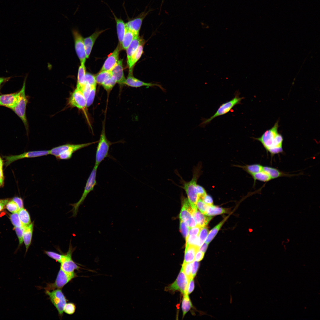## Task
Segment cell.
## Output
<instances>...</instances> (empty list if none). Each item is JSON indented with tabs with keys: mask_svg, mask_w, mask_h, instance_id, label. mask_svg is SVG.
<instances>
[{
	"mask_svg": "<svg viewBox=\"0 0 320 320\" xmlns=\"http://www.w3.org/2000/svg\"><path fill=\"white\" fill-rule=\"evenodd\" d=\"M192 264L193 262L185 263H183L182 265V268L189 280L190 279L192 278L191 271Z\"/></svg>",
	"mask_w": 320,
	"mask_h": 320,
	"instance_id": "cell-42",
	"label": "cell"
},
{
	"mask_svg": "<svg viewBox=\"0 0 320 320\" xmlns=\"http://www.w3.org/2000/svg\"><path fill=\"white\" fill-rule=\"evenodd\" d=\"M201 164H199L197 166L193 168V177L191 180L188 182L184 180L182 187L185 191L187 195L188 199L193 208L197 210L196 204L199 199L196 191V185L197 180L201 173Z\"/></svg>",
	"mask_w": 320,
	"mask_h": 320,
	"instance_id": "cell-2",
	"label": "cell"
},
{
	"mask_svg": "<svg viewBox=\"0 0 320 320\" xmlns=\"http://www.w3.org/2000/svg\"><path fill=\"white\" fill-rule=\"evenodd\" d=\"M143 44L140 45L130 58L127 60L129 72H132L134 66L141 57L143 52Z\"/></svg>",
	"mask_w": 320,
	"mask_h": 320,
	"instance_id": "cell-23",
	"label": "cell"
},
{
	"mask_svg": "<svg viewBox=\"0 0 320 320\" xmlns=\"http://www.w3.org/2000/svg\"><path fill=\"white\" fill-rule=\"evenodd\" d=\"M3 161L0 156V188L3 187L4 184V177L3 170Z\"/></svg>",
	"mask_w": 320,
	"mask_h": 320,
	"instance_id": "cell-52",
	"label": "cell"
},
{
	"mask_svg": "<svg viewBox=\"0 0 320 320\" xmlns=\"http://www.w3.org/2000/svg\"><path fill=\"white\" fill-rule=\"evenodd\" d=\"M96 86H93L86 100V107H89L93 103L96 91Z\"/></svg>",
	"mask_w": 320,
	"mask_h": 320,
	"instance_id": "cell-44",
	"label": "cell"
},
{
	"mask_svg": "<svg viewBox=\"0 0 320 320\" xmlns=\"http://www.w3.org/2000/svg\"><path fill=\"white\" fill-rule=\"evenodd\" d=\"M12 200L17 204L20 209L23 208V201L20 198L15 197L12 199Z\"/></svg>",
	"mask_w": 320,
	"mask_h": 320,
	"instance_id": "cell-59",
	"label": "cell"
},
{
	"mask_svg": "<svg viewBox=\"0 0 320 320\" xmlns=\"http://www.w3.org/2000/svg\"><path fill=\"white\" fill-rule=\"evenodd\" d=\"M98 141L79 144H66L55 147L49 150V154L57 157L61 153L66 151L73 153L81 149L95 143Z\"/></svg>",
	"mask_w": 320,
	"mask_h": 320,
	"instance_id": "cell-11",
	"label": "cell"
},
{
	"mask_svg": "<svg viewBox=\"0 0 320 320\" xmlns=\"http://www.w3.org/2000/svg\"><path fill=\"white\" fill-rule=\"evenodd\" d=\"M207 204L211 206L213 205V200L212 197L207 194L201 199Z\"/></svg>",
	"mask_w": 320,
	"mask_h": 320,
	"instance_id": "cell-56",
	"label": "cell"
},
{
	"mask_svg": "<svg viewBox=\"0 0 320 320\" xmlns=\"http://www.w3.org/2000/svg\"><path fill=\"white\" fill-rule=\"evenodd\" d=\"M121 48L118 45L113 52L105 61L100 71H110L117 64L119 61V52Z\"/></svg>",
	"mask_w": 320,
	"mask_h": 320,
	"instance_id": "cell-16",
	"label": "cell"
},
{
	"mask_svg": "<svg viewBox=\"0 0 320 320\" xmlns=\"http://www.w3.org/2000/svg\"><path fill=\"white\" fill-rule=\"evenodd\" d=\"M111 76V73L109 71H100L95 76L97 83L102 85L105 81Z\"/></svg>",
	"mask_w": 320,
	"mask_h": 320,
	"instance_id": "cell-36",
	"label": "cell"
},
{
	"mask_svg": "<svg viewBox=\"0 0 320 320\" xmlns=\"http://www.w3.org/2000/svg\"><path fill=\"white\" fill-rule=\"evenodd\" d=\"M24 227H14V229L19 239L20 245L22 244L23 242V237Z\"/></svg>",
	"mask_w": 320,
	"mask_h": 320,
	"instance_id": "cell-51",
	"label": "cell"
},
{
	"mask_svg": "<svg viewBox=\"0 0 320 320\" xmlns=\"http://www.w3.org/2000/svg\"><path fill=\"white\" fill-rule=\"evenodd\" d=\"M11 77H0V87L1 85L3 83L5 82L8 80H9L10 79Z\"/></svg>",
	"mask_w": 320,
	"mask_h": 320,
	"instance_id": "cell-63",
	"label": "cell"
},
{
	"mask_svg": "<svg viewBox=\"0 0 320 320\" xmlns=\"http://www.w3.org/2000/svg\"><path fill=\"white\" fill-rule=\"evenodd\" d=\"M74 249L70 244L69 249L61 263L60 269L68 273L74 272V270H78L80 268L73 260L72 255Z\"/></svg>",
	"mask_w": 320,
	"mask_h": 320,
	"instance_id": "cell-13",
	"label": "cell"
},
{
	"mask_svg": "<svg viewBox=\"0 0 320 320\" xmlns=\"http://www.w3.org/2000/svg\"><path fill=\"white\" fill-rule=\"evenodd\" d=\"M97 169V167H94L87 180L80 199L76 203L71 204L73 207L71 210L73 212V216L75 217L76 215L79 206L83 203L89 193L93 190L94 187L97 184L96 177Z\"/></svg>",
	"mask_w": 320,
	"mask_h": 320,
	"instance_id": "cell-6",
	"label": "cell"
},
{
	"mask_svg": "<svg viewBox=\"0 0 320 320\" xmlns=\"http://www.w3.org/2000/svg\"><path fill=\"white\" fill-rule=\"evenodd\" d=\"M112 12L116 23L117 34L119 45L121 48L122 41L126 30L125 24L122 19L121 18H118L112 11Z\"/></svg>",
	"mask_w": 320,
	"mask_h": 320,
	"instance_id": "cell-21",
	"label": "cell"
},
{
	"mask_svg": "<svg viewBox=\"0 0 320 320\" xmlns=\"http://www.w3.org/2000/svg\"><path fill=\"white\" fill-rule=\"evenodd\" d=\"M199 247L197 246L189 245L185 246V256L183 263L193 262L196 252L199 250Z\"/></svg>",
	"mask_w": 320,
	"mask_h": 320,
	"instance_id": "cell-24",
	"label": "cell"
},
{
	"mask_svg": "<svg viewBox=\"0 0 320 320\" xmlns=\"http://www.w3.org/2000/svg\"><path fill=\"white\" fill-rule=\"evenodd\" d=\"M208 244L205 242L199 248V250L204 253L208 247Z\"/></svg>",
	"mask_w": 320,
	"mask_h": 320,
	"instance_id": "cell-62",
	"label": "cell"
},
{
	"mask_svg": "<svg viewBox=\"0 0 320 320\" xmlns=\"http://www.w3.org/2000/svg\"><path fill=\"white\" fill-rule=\"evenodd\" d=\"M124 84L129 86L134 87H139L142 86L148 87L157 86L159 87L163 91L164 90V88L160 85L156 83L145 82L134 77L133 76L132 72H129L128 76L127 79H126Z\"/></svg>",
	"mask_w": 320,
	"mask_h": 320,
	"instance_id": "cell-15",
	"label": "cell"
},
{
	"mask_svg": "<svg viewBox=\"0 0 320 320\" xmlns=\"http://www.w3.org/2000/svg\"><path fill=\"white\" fill-rule=\"evenodd\" d=\"M74 41V46L77 55L81 64H85L86 58L83 37L76 30L72 31Z\"/></svg>",
	"mask_w": 320,
	"mask_h": 320,
	"instance_id": "cell-12",
	"label": "cell"
},
{
	"mask_svg": "<svg viewBox=\"0 0 320 320\" xmlns=\"http://www.w3.org/2000/svg\"><path fill=\"white\" fill-rule=\"evenodd\" d=\"M228 212V210L226 209L212 205L209 206L205 215L212 216L226 213Z\"/></svg>",
	"mask_w": 320,
	"mask_h": 320,
	"instance_id": "cell-32",
	"label": "cell"
},
{
	"mask_svg": "<svg viewBox=\"0 0 320 320\" xmlns=\"http://www.w3.org/2000/svg\"><path fill=\"white\" fill-rule=\"evenodd\" d=\"M139 35H137L131 30L126 28L125 33L123 39L121 48L126 50L134 39Z\"/></svg>",
	"mask_w": 320,
	"mask_h": 320,
	"instance_id": "cell-28",
	"label": "cell"
},
{
	"mask_svg": "<svg viewBox=\"0 0 320 320\" xmlns=\"http://www.w3.org/2000/svg\"><path fill=\"white\" fill-rule=\"evenodd\" d=\"M192 216L190 213L185 208L182 206L179 215L180 220L186 224L190 217Z\"/></svg>",
	"mask_w": 320,
	"mask_h": 320,
	"instance_id": "cell-41",
	"label": "cell"
},
{
	"mask_svg": "<svg viewBox=\"0 0 320 320\" xmlns=\"http://www.w3.org/2000/svg\"><path fill=\"white\" fill-rule=\"evenodd\" d=\"M45 253L49 257L61 263L64 255H62L51 251H45Z\"/></svg>",
	"mask_w": 320,
	"mask_h": 320,
	"instance_id": "cell-43",
	"label": "cell"
},
{
	"mask_svg": "<svg viewBox=\"0 0 320 320\" xmlns=\"http://www.w3.org/2000/svg\"><path fill=\"white\" fill-rule=\"evenodd\" d=\"M279 121H277L271 129L265 131L259 137L253 138L260 142L266 151L273 156L283 152V137L278 131Z\"/></svg>",
	"mask_w": 320,
	"mask_h": 320,
	"instance_id": "cell-1",
	"label": "cell"
},
{
	"mask_svg": "<svg viewBox=\"0 0 320 320\" xmlns=\"http://www.w3.org/2000/svg\"><path fill=\"white\" fill-rule=\"evenodd\" d=\"M196 191L199 199H202L206 194L205 189L202 186L197 184Z\"/></svg>",
	"mask_w": 320,
	"mask_h": 320,
	"instance_id": "cell-53",
	"label": "cell"
},
{
	"mask_svg": "<svg viewBox=\"0 0 320 320\" xmlns=\"http://www.w3.org/2000/svg\"><path fill=\"white\" fill-rule=\"evenodd\" d=\"M49 154V150L36 151L25 152L19 155L5 156L3 157L5 159V165L7 167L13 162L19 159L38 157Z\"/></svg>",
	"mask_w": 320,
	"mask_h": 320,
	"instance_id": "cell-10",
	"label": "cell"
},
{
	"mask_svg": "<svg viewBox=\"0 0 320 320\" xmlns=\"http://www.w3.org/2000/svg\"><path fill=\"white\" fill-rule=\"evenodd\" d=\"M97 148L95 167L98 168L101 162L108 156L109 149L112 143L107 139L103 126Z\"/></svg>",
	"mask_w": 320,
	"mask_h": 320,
	"instance_id": "cell-4",
	"label": "cell"
},
{
	"mask_svg": "<svg viewBox=\"0 0 320 320\" xmlns=\"http://www.w3.org/2000/svg\"><path fill=\"white\" fill-rule=\"evenodd\" d=\"M252 176L254 179V184L257 180L266 182L272 180L268 174L263 170L253 174Z\"/></svg>",
	"mask_w": 320,
	"mask_h": 320,
	"instance_id": "cell-35",
	"label": "cell"
},
{
	"mask_svg": "<svg viewBox=\"0 0 320 320\" xmlns=\"http://www.w3.org/2000/svg\"><path fill=\"white\" fill-rule=\"evenodd\" d=\"M7 209L12 213L18 212L20 209L17 204L12 200L9 201L6 204Z\"/></svg>",
	"mask_w": 320,
	"mask_h": 320,
	"instance_id": "cell-45",
	"label": "cell"
},
{
	"mask_svg": "<svg viewBox=\"0 0 320 320\" xmlns=\"http://www.w3.org/2000/svg\"><path fill=\"white\" fill-rule=\"evenodd\" d=\"M10 219L14 227H24L19 218L18 212L13 213L10 215Z\"/></svg>",
	"mask_w": 320,
	"mask_h": 320,
	"instance_id": "cell-39",
	"label": "cell"
},
{
	"mask_svg": "<svg viewBox=\"0 0 320 320\" xmlns=\"http://www.w3.org/2000/svg\"><path fill=\"white\" fill-rule=\"evenodd\" d=\"M204 252L198 250L196 253L194 260L195 261L199 262L204 257Z\"/></svg>",
	"mask_w": 320,
	"mask_h": 320,
	"instance_id": "cell-60",
	"label": "cell"
},
{
	"mask_svg": "<svg viewBox=\"0 0 320 320\" xmlns=\"http://www.w3.org/2000/svg\"><path fill=\"white\" fill-rule=\"evenodd\" d=\"M180 230L185 240L188 235L189 228L183 221H180Z\"/></svg>",
	"mask_w": 320,
	"mask_h": 320,
	"instance_id": "cell-50",
	"label": "cell"
},
{
	"mask_svg": "<svg viewBox=\"0 0 320 320\" xmlns=\"http://www.w3.org/2000/svg\"><path fill=\"white\" fill-rule=\"evenodd\" d=\"M234 166L242 168L251 176L255 173L262 171L263 167V166L258 164L246 165L244 166L234 165Z\"/></svg>",
	"mask_w": 320,
	"mask_h": 320,
	"instance_id": "cell-29",
	"label": "cell"
},
{
	"mask_svg": "<svg viewBox=\"0 0 320 320\" xmlns=\"http://www.w3.org/2000/svg\"><path fill=\"white\" fill-rule=\"evenodd\" d=\"M228 217L227 216L225 218L209 232L206 239V243L209 244L212 240Z\"/></svg>",
	"mask_w": 320,
	"mask_h": 320,
	"instance_id": "cell-31",
	"label": "cell"
},
{
	"mask_svg": "<svg viewBox=\"0 0 320 320\" xmlns=\"http://www.w3.org/2000/svg\"><path fill=\"white\" fill-rule=\"evenodd\" d=\"M26 78L24 79L23 87L18 92V100L15 107L12 110L21 119L27 129L28 125L26 115V110L28 99L25 94Z\"/></svg>",
	"mask_w": 320,
	"mask_h": 320,
	"instance_id": "cell-5",
	"label": "cell"
},
{
	"mask_svg": "<svg viewBox=\"0 0 320 320\" xmlns=\"http://www.w3.org/2000/svg\"><path fill=\"white\" fill-rule=\"evenodd\" d=\"M20 220L24 226H27L31 223L30 215L24 208L20 209L18 212Z\"/></svg>",
	"mask_w": 320,
	"mask_h": 320,
	"instance_id": "cell-33",
	"label": "cell"
},
{
	"mask_svg": "<svg viewBox=\"0 0 320 320\" xmlns=\"http://www.w3.org/2000/svg\"><path fill=\"white\" fill-rule=\"evenodd\" d=\"M197 224V226L201 228L205 226L212 219L211 216H208L197 210L194 215Z\"/></svg>",
	"mask_w": 320,
	"mask_h": 320,
	"instance_id": "cell-26",
	"label": "cell"
},
{
	"mask_svg": "<svg viewBox=\"0 0 320 320\" xmlns=\"http://www.w3.org/2000/svg\"><path fill=\"white\" fill-rule=\"evenodd\" d=\"M182 206L187 210L193 217L194 214L196 211L194 209L190 203L188 199L184 198L182 201Z\"/></svg>",
	"mask_w": 320,
	"mask_h": 320,
	"instance_id": "cell-46",
	"label": "cell"
},
{
	"mask_svg": "<svg viewBox=\"0 0 320 320\" xmlns=\"http://www.w3.org/2000/svg\"><path fill=\"white\" fill-rule=\"evenodd\" d=\"M147 14L145 12L142 13L138 16L129 21L125 23L126 28L139 35L143 20Z\"/></svg>",
	"mask_w": 320,
	"mask_h": 320,
	"instance_id": "cell-17",
	"label": "cell"
},
{
	"mask_svg": "<svg viewBox=\"0 0 320 320\" xmlns=\"http://www.w3.org/2000/svg\"><path fill=\"white\" fill-rule=\"evenodd\" d=\"M199 266L198 262L194 261L193 262L192 267L191 271V276L193 278L196 276Z\"/></svg>",
	"mask_w": 320,
	"mask_h": 320,
	"instance_id": "cell-54",
	"label": "cell"
},
{
	"mask_svg": "<svg viewBox=\"0 0 320 320\" xmlns=\"http://www.w3.org/2000/svg\"><path fill=\"white\" fill-rule=\"evenodd\" d=\"M202 228L196 226L193 228H189L188 235H198L199 232Z\"/></svg>",
	"mask_w": 320,
	"mask_h": 320,
	"instance_id": "cell-55",
	"label": "cell"
},
{
	"mask_svg": "<svg viewBox=\"0 0 320 320\" xmlns=\"http://www.w3.org/2000/svg\"><path fill=\"white\" fill-rule=\"evenodd\" d=\"M144 42L140 36L135 37L126 49L127 56V60L131 57L133 53L135 52L138 47L141 44H144Z\"/></svg>",
	"mask_w": 320,
	"mask_h": 320,
	"instance_id": "cell-27",
	"label": "cell"
},
{
	"mask_svg": "<svg viewBox=\"0 0 320 320\" xmlns=\"http://www.w3.org/2000/svg\"><path fill=\"white\" fill-rule=\"evenodd\" d=\"M18 95V92L0 95V105L12 109L17 102Z\"/></svg>",
	"mask_w": 320,
	"mask_h": 320,
	"instance_id": "cell-19",
	"label": "cell"
},
{
	"mask_svg": "<svg viewBox=\"0 0 320 320\" xmlns=\"http://www.w3.org/2000/svg\"><path fill=\"white\" fill-rule=\"evenodd\" d=\"M209 205L206 204L202 199H199L196 204V207L202 214L205 215Z\"/></svg>",
	"mask_w": 320,
	"mask_h": 320,
	"instance_id": "cell-47",
	"label": "cell"
},
{
	"mask_svg": "<svg viewBox=\"0 0 320 320\" xmlns=\"http://www.w3.org/2000/svg\"><path fill=\"white\" fill-rule=\"evenodd\" d=\"M116 83L115 79L111 76L105 81L101 85L107 91L109 92L111 90Z\"/></svg>",
	"mask_w": 320,
	"mask_h": 320,
	"instance_id": "cell-37",
	"label": "cell"
},
{
	"mask_svg": "<svg viewBox=\"0 0 320 320\" xmlns=\"http://www.w3.org/2000/svg\"><path fill=\"white\" fill-rule=\"evenodd\" d=\"M104 31V30L96 31L90 36L84 39V44L87 58H89L96 40Z\"/></svg>",
	"mask_w": 320,
	"mask_h": 320,
	"instance_id": "cell-20",
	"label": "cell"
},
{
	"mask_svg": "<svg viewBox=\"0 0 320 320\" xmlns=\"http://www.w3.org/2000/svg\"><path fill=\"white\" fill-rule=\"evenodd\" d=\"M9 200L8 199H0V212L4 208Z\"/></svg>",
	"mask_w": 320,
	"mask_h": 320,
	"instance_id": "cell-61",
	"label": "cell"
},
{
	"mask_svg": "<svg viewBox=\"0 0 320 320\" xmlns=\"http://www.w3.org/2000/svg\"><path fill=\"white\" fill-rule=\"evenodd\" d=\"M76 309V306L74 303H66L64 308V311L67 314L71 315L74 313Z\"/></svg>",
	"mask_w": 320,
	"mask_h": 320,
	"instance_id": "cell-49",
	"label": "cell"
},
{
	"mask_svg": "<svg viewBox=\"0 0 320 320\" xmlns=\"http://www.w3.org/2000/svg\"><path fill=\"white\" fill-rule=\"evenodd\" d=\"M185 240V246L192 245L199 247V239L198 235H188Z\"/></svg>",
	"mask_w": 320,
	"mask_h": 320,
	"instance_id": "cell-40",
	"label": "cell"
},
{
	"mask_svg": "<svg viewBox=\"0 0 320 320\" xmlns=\"http://www.w3.org/2000/svg\"><path fill=\"white\" fill-rule=\"evenodd\" d=\"M189 280L184 272L181 268L175 281L171 284L165 288V291L174 292L176 291L180 292L183 295L187 294Z\"/></svg>",
	"mask_w": 320,
	"mask_h": 320,
	"instance_id": "cell-7",
	"label": "cell"
},
{
	"mask_svg": "<svg viewBox=\"0 0 320 320\" xmlns=\"http://www.w3.org/2000/svg\"><path fill=\"white\" fill-rule=\"evenodd\" d=\"M76 276L74 272L68 273L60 268L54 283L48 284L46 290L50 291L55 289H60Z\"/></svg>",
	"mask_w": 320,
	"mask_h": 320,
	"instance_id": "cell-9",
	"label": "cell"
},
{
	"mask_svg": "<svg viewBox=\"0 0 320 320\" xmlns=\"http://www.w3.org/2000/svg\"><path fill=\"white\" fill-rule=\"evenodd\" d=\"M46 294L58 311L59 315L62 316L64 311V306L67 303V299L60 289L53 290L52 291L46 290Z\"/></svg>",
	"mask_w": 320,
	"mask_h": 320,
	"instance_id": "cell-8",
	"label": "cell"
},
{
	"mask_svg": "<svg viewBox=\"0 0 320 320\" xmlns=\"http://www.w3.org/2000/svg\"><path fill=\"white\" fill-rule=\"evenodd\" d=\"M85 83V84H88L92 86H96L95 76L90 73H86Z\"/></svg>",
	"mask_w": 320,
	"mask_h": 320,
	"instance_id": "cell-48",
	"label": "cell"
},
{
	"mask_svg": "<svg viewBox=\"0 0 320 320\" xmlns=\"http://www.w3.org/2000/svg\"><path fill=\"white\" fill-rule=\"evenodd\" d=\"M189 228H191L197 226L196 220L193 216H192L187 223L185 224Z\"/></svg>",
	"mask_w": 320,
	"mask_h": 320,
	"instance_id": "cell-58",
	"label": "cell"
},
{
	"mask_svg": "<svg viewBox=\"0 0 320 320\" xmlns=\"http://www.w3.org/2000/svg\"><path fill=\"white\" fill-rule=\"evenodd\" d=\"M209 233L208 228L204 227L201 228L199 234V247L203 244L207 237Z\"/></svg>",
	"mask_w": 320,
	"mask_h": 320,
	"instance_id": "cell-38",
	"label": "cell"
},
{
	"mask_svg": "<svg viewBox=\"0 0 320 320\" xmlns=\"http://www.w3.org/2000/svg\"><path fill=\"white\" fill-rule=\"evenodd\" d=\"M244 99V97H240L239 92H237L233 98L221 104L213 115L208 119H203L199 126L204 127L209 124L215 118L228 113L235 106L241 104V100Z\"/></svg>",
	"mask_w": 320,
	"mask_h": 320,
	"instance_id": "cell-3",
	"label": "cell"
},
{
	"mask_svg": "<svg viewBox=\"0 0 320 320\" xmlns=\"http://www.w3.org/2000/svg\"><path fill=\"white\" fill-rule=\"evenodd\" d=\"M86 67L84 64H81L79 67L77 79L76 88L80 89L85 84V77Z\"/></svg>",
	"mask_w": 320,
	"mask_h": 320,
	"instance_id": "cell-30",
	"label": "cell"
},
{
	"mask_svg": "<svg viewBox=\"0 0 320 320\" xmlns=\"http://www.w3.org/2000/svg\"><path fill=\"white\" fill-rule=\"evenodd\" d=\"M110 71L117 83L124 84L126 79L124 73L122 60H119L117 64Z\"/></svg>",
	"mask_w": 320,
	"mask_h": 320,
	"instance_id": "cell-18",
	"label": "cell"
},
{
	"mask_svg": "<svg viewBox=\"0 0 320 320\" xmlns=\"http://www.w3.org/2000/svg\"><path fill=\"white\" fill-rule=\"evenodd\" d=\"M194 283L193 278L190 279L187 291V294L188 295L191 293L194 290Z\"/></svg>",
	"mask_w": 320,
	"mask_h": 320,
	"instance_id": "cell-57",
	"label": "cell"
},
{
	"mask_svg": "<svg viewBox=\"0 0 320 320\" xmlns=\"http://www.w3.org/2000/svg\"><path fill=\"white\" fill-rule=\"evenodd\" d=\"M33 228V223L24 227L23 233V241L26 247V252L31 242Z\"/></svg>",
	"mask_w": 320,
	"mask_h": 320,
	"instance_id": "cell-22",
	"label": "cell"
},
{
	"mask_svg": "<svg viewBox=\"0 0 320 320\" xmlns=\"http://www.w3.org/2000/svg\"><path fill=\"white\" fill-rule=\"evenodd\" d=\"M263 170L267 173L272 179L282 177H290L292 176L285 173L279 169L273 167L263 166Z\"/></svg>",
	"mask_w": 320,
	"mask_h": 320,
	"instance_id": "cell-25",
	"label": "cell"
},
{
	"mask_svg": "<svg viewBox=\"0 0 320 320\" xmlns=\"http://www.w3.org/2000/svg\"><path fill=\"white\" fill-rule=\"evenodd\" d=\"M68 104L71 106L80 109L86 107V99L80 89L76 88L74 91L69 99Z\"/></svg>",
	"mask_w": 320,
	"mask_h": 320,
	"instance_id": "cell-14",
	"label": "cell"
},
{
	"mask_svg": "<svg viewBox=\"0 0 320 320\" xmlns=\"http://www.w3.org/2000/svg\"><path fill=\"white\" fill-rule=\"evenodd\" d=\"M192 307V303L188 295L187 294L184 295L181 306L183 313V318Z\"/></svg>",
	"mask_w": 320,
	"mask_h": 320,
	"instance_id": "cell-34",
	"label": "cell"
}]
</instances>
